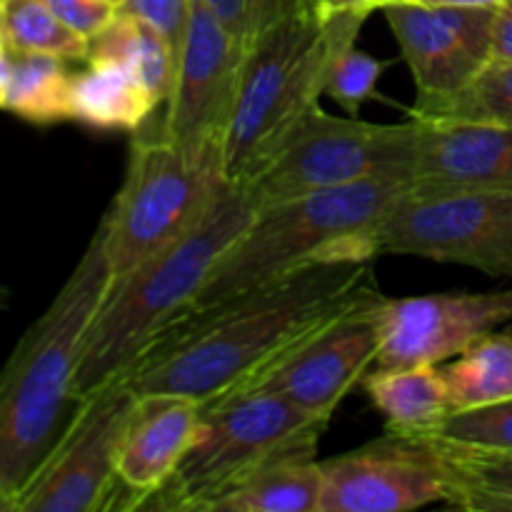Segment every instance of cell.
I'll return each instance as SVG.
<instances>
[{
  "label": "cell",
  "instance_id": "1",
  "mask_svg": "<svg viewBox=\"0 0 512 512\" xmlns=\"http://www.w3.org/2000/svg\"><path fill=\"white\" fill-rule=\"evenodd\" d=\"M373 260H318L165 330L125 373L135 393L203 405L233 393L305 338L375 293Z\"/></svg>",
  "mask_w": 512,
  "mask_h": 512
},
{
  "label": "cell",
  "instance_id": "2",
  "mask_svg": "<svg viewBox=\"0 0 512 512\" xmlns=\"http://www.w3.org/2000/svg\"><path fill=\"white\" fill-rule=\"evenodd\" d=\"M110 283L105 230L98 225L53 303L0 368V512L18 510L28 485L83 408L75 375Z\"/></svg>",
  "mask_w": 512,
  "mask_h": 512
},
{
  "label": "cell",
  "instance_id": "3",
  "mask_svg": "<svg viewBox=\"0 0 512 512\" xmlns=\"http://www.w3.org/2000/svg\"><path fill=\"white\" fill-rule=\"evenodd\" d=\"M258 210L245 185L228 183L183 238L110 283L75 375V388L83 398L128 373L193 308L215 265L248 230Z\"/></svg>",
  "mask_w": 512,
  "mask_h": 512
},
{
  "label": "cell",
  "instance_id": "4",
  "mask_svg": "<svg viewBox=\"0 0 512 512\" xmlns=\"http://www.w3.org/2000/svg\"><path fill=\"white\" fill-rule=\"evenodd\" d=\"M368 15H320L298 5L245 50L223 148L228 183H250L320 108L335 58L355 45Z\"/></svg>",
  "mask_w": 512,
  "mask_h": 512
},
{
  "label": "cell",
  "instance_id": "5",
  "mask_svg": "<svg viewBox=\"0 0 512 512\" xmlns=\"http://www.w3.org/2000/svg\"><path fill=\"white\" fill-rule=\"evenodd\" d=\"M408 188V180L375 178L265 205L215 265L183 318L218 308L308 263L373 260L370 233Z\"/></svg>",
  "mask_w": 512,
  "mask_h": 512
},
{
  "label": "cell",
  "instance_id": "6",
  "mask_svg": "<svg viewBox=\"0 0 512 512\" xmlns=\"http://www.w3.org/2000/svg\"><path fill=\"white\" fill-rule=\"evenodd\" d=\"M330 420L270 390H243L203 405L198 440L173 478L140 510L210 512L225 493L270 463L318 455Z\"/></svg>",
  "mask_w": 512,
  "mask_h": 512
},
{
  "label": "cell",
  "instance_id": "7",
  "mask_svg": "<svg viewBox=\"0 0 512 512\" xmlns=\"http://www.w3.org/2000/svg\"><path fill=\"white\" fill-rule=\"evenodd\" d=\"M225 185L223 150L185 148L150 115L133 133L123 185L100 220L113 280L183 238Z\"/></svg>",
  "mask_w": 512,
  "mask_h": 512
},
{
  "label": "cell",
  "instance_id": "8",
  "mask_svg": "<svg viewBox=\"0 0 512 512\" xmlns=\"http://www.w3.org/2000/svg\"><path fill=\"white\" fill-rule=\"evenodd\" d=\"M415 120L368 123L315 110L245 188L258 208L363 180L413 178Z\"/></svg>",
  "mask_w": 512,
  "mask_h": 512
},
{
  "label": "cell",
  "instance_id": "9",
  "mask_svg": "<svg viewBox=\"0 0 512 512\" xmlns=\"http://www.w3.org/2000/svg\"><path fill=\"white\" fill-rule=\"evenodd\" d=\"M370 243L375 255H413L512 278V193L408 188Z\"/></svg>",
  "mask_w": 512,
  "mask_h": 512
},
{
  "label": "cell",
  "instance_id": "10",
  "mask_svg": "<svg viewBox=\"0 0 512 512\" xmlns=\"http://www.w3.org/2000/svg\"><path fill=\"white\" fill-rule=\"evenodd\" d=\"M125 375L85 395L78 418L20 498L15 512H103L118 500V453L133 410Z\"/></svg>",
  "mask_w": 512,
  "mask_h": 512
},
{
  "label": "cell",
  "instance_id": "11",
  "mask_svg": "<svg viewBox=\"0 0 512 512\" xmlns=\"http://www.w3.org/2000/svg\"><path fill=\"white\" fill-rule=\"evenodd\" d=\"M383 300L380 290L370 293L233 393L270 390L315 418L333 420L338 405L378 363Z\"/></svg>",
  "mask_w": 512,
  "mask_h": 512
},
{
  "label": "cell",
  "instance_id": "12",
  "mask_svg": "<svg viewBox=\"0 0 512 512\" xmlns=\"http://www.w3.org/2000/svg\"><path fill=\"white\" fill-rule=\"evenodd\" d=\"M245 48L203 0H193L175 55L173 88L155 118L175 143L193 150H223L238 100Z\"/></svg>",
  "mask_w": 512,
  "mask_h": 512
},
{
  "label": "cell",
  "instance_id": "13",
  "mask_svg": "<svg viewBox=\"0 0 512 512\" xmlns=\"http://www.w3.org/2000/svg\"><path fill=\"white\" fill-rule=\"evenodd\" d=\"M415 83V105L423 113L453 98L493 58L495 8L393 3L383 8Z\"/></svg>",
  "mask_w": 512,
  "mask_h": 512
},
{
  "label": "cell",
  "instance_id": "14",
  "mask_svg": "<svg viewBox=\"0 0 512 512\" xmlns=\"http://www.w3.org/2000/svg\"><path fill=\"white\" fill-rule=\"evenodd\" d=\"M505 323H512V290L385 298L375 368H438Z\"/></svg>",
  "mask_w": 512,
  "mask_h": 512
},
{
  "label": "cell",
  "instance_id": "15",
  "mask_svg": "<svg viewBox=\"0 0 512 512\" xmlns=\"http://www.w3.org/2000/svg\"><path fill=\"white\" fill-rule=\"evenodd\" d=\"M323 478L320 512H410L448 498L435 450L393 430L323 460Z\"/></svg>",
  "mask_w": 512,
  "mask_h": 512
},
{
  "label": "cell",
  "instance_id": "16",
  "mask_svg": "<svg viewBox=\"0 0 512 512\" xmlns=\"http://www.w3.org/2000/svg\"><path fill=\"white\" fill-rule=\"evenodd\" d=\"M415 120L410 188L512 193V128L448 115Z\"/></svg>",
  "mask_w": 512,
  "mask_h": 512
},
{
  "label": "cell",
  "instance_id": "17",
  "mask_svg": "<svg viewBox=\"0 0 512 512\" xmlns=\"http://www.w3.org/2000/svg\"><path fill=\"white\" fill-rule=\"evenodd\" d=\"M203 403L178 393H138L118 453L115 510H140L175 475L198 440Z\"/></svg>",
  "mask_w": 512,
  "mask_h": 512
},
{
  "label": "cell",
  "instance_id": "18",
  "mask_svg": "<svg viewBox=\"0 0 512 512\" xmlns=\"http://www.w3.org/2000/svg\"><path fill=\"white\" fill-rule=\"evenodd\" d=\"M158 105L148 85L133 70L113 60H85V68L73 73V120L90 128L135 133Z\"/></svg>",
  "mask_w": 512,
  "mask_h": 512
},
{
  "label": "cell",
  "instance_id": "19",
  "mask_svg": "<svg viewBox=\"0 0 512 512\" xmlns=\"http://www.w3.org/2000/svg\"><path fill=\"white\" fill-rule=\"evenodd\" d=\"M363 388L370 403L388 420V430L418 435L453 413L443 370L435 365L418 368H375L365 375Z\"/></svg>",
  "mask_w": 512,
  "mask_h": 512
},
{
  "label": "cell",
  "instance_id": "20",
  "mask_svg": "<svg viewBox=\"0 0 512 512\" xmlns=\"http://www.w3.org/2000/svg\"><path fill=\"white\" fill-rule=\"evenodd\" d=\"M323 485V460L293 455L245 478L210 512H320Z\"/></svg>",
  "mask_w": 512,
  "mask_h": 512
},
{
  "label": "cell",
  "instance_id": "21",
  "mask_svg": "<svg viewBox=\"0 0 512 512\" xmlns=\"http://www.w3.org/2000/svg\"><path fill=\"white\" fill-rule=\"evenodd\" d=\"M85 60H113L133 70L160 105L168 100L175 75V50L163 33L133 15L115 18L88 40ZM83 60V63H85Z\"/></svg>",
  "mask_w": 512,
  "mask_h": 512
},
{
  "label": "cell",
  "instance_id": "22",
  "mask_svg": "<svg viewBox=\"0 0 512 512\" xmlns=\"http://www.w3.org/2000/svg\"><path fill=\"white\" fill-rule=\"evenodd\" d=\"M428 445V443H425ZM443 468L445 505L470 512H512V453L430 445Z\"/></svg>",
  "mask_w": 512,
  "mask_h": 512
},
{
  "label": "cell",
  "instance_id": "23",
  "mask_svg": "<svg viewBox=\"0 0 512 512\" xmlns=\"http://www.w3.org/2000/svg\"><path fill=\"white\" fill-rule=\"evenodd\" d=\"M450 405L455 410L483 408L512 398V333H490L445 365Z\"/></svg>",
  "mask_w": 512,
  "mask_h": 512
},
{
  "label": "cell",
  "instance_id": "24",
  "mask_svg": "<svg viewBox=\"0 0 512 512\" xmlns=\"http://www.w3.org/2000/svg\"><path fill=\"white\" fill-rule=\"evenodd\" d=\"M10 55H13V78H10L5 110L35 125L73 120V110H70V85H73V70L68 65L70 60L45 53Z\"/></svg>",
  "mask_w": 512,
  "mask_h": 512
},
{
  "label": "cell",
  "instance_id": "25",
  "mask_svg": "<svg viewBox=\"0 0 512 512\" xmlns=\"http://www.w3.org/2000/svg\"><path fill=\"white\" fill-rule=\"evenodd\" d=\"M3 18L10 53L58 55L70 63H83L88 55V40L68 28L45 0H8Z\"/></svg>",
  "mask_w": 512,
  "mask_h": 512
},
{
  "label": "cell",
  "instance_id": "26",
  "mask_svg": "<svg viewBox=\"0 0 512 512\" xmlns=\"http://www.w3.org/2000/svg\"><path fill=\"white\" fill-rule=\"evenodd\" d=\"M405 438L428 445H445V448L512 453V398L483 408L455 410L425 433L405 435Z\"/></svg>",
  "mask_w": 512,
  "mask_h": 512
},
{
  "label": "cell",
  "instance_id": "27",
  "mask_svg": "<svg viewBox=\"0 0 512 512\" xmlns=\"http://www.w3.org/2000/svg\"><path fill=\"white\" fill-rule=\"evenodd\" d=\"M410 115H448L512 128V60L490 58L460 93L435 108Z\"/></svg>",
  "mask_w": 512,
  "mask_h": 512
},
{
  "label": "cell",
  "instance_id": "28",
  "mask_svg": "<svg viewBox=\"0 0 512 512\" xmlns=\"http://www.w3.org/2000/svg\"><path fill=\"white\" fill-rule=\"evenodd\" d=\"M385 65L388 63L373 58L365 50L348 45L335 58L333 68H330L325 95H330L345 113L358 118L363 105L375 98V90H378L380 78H383Z\"/></svg>",
  "mask_w": 512,
  "mask_h": 512
},
{
  "label": "cell",
  "instance_id": "29",
  "mask_svg": "<svg viewBox=\"0 0 512 512\" xmlns=\"http://www.w3.org/2000/svg\"><path fill=\"white\" fill-rule=\"evenodd\" d=\"M215 18L230 30L245 50L268 30L275 20L283 18L293 8L303 5L300 0H203Z\"/></svg>",
  "mask_w": 512,
  "mask_h": 512
},
{
  "label": "cell",
  "instance_id": "30",
  "mask_svg": "<svg viewBox=\"0 0 512 512\" xmlns=\"http://www.w3.org/2000/svg\"><path fill=\"white\" fill-rule=\"evenodd\" d=\"M190 5L193 0H123L118 5V13L133 15V18L153 25L158 33L165 35V40L173 45L175 55H178L185 25H188Z\"/></svg>",
  "mask_w": 512,
  "mask_h": 512
},
{
  "label": "cell",
  "instance_id": "31",
  "mask_svg": "<svg viewBox=\"0 0 512 512\" xmlns=\"http://www.w3.org/2000/svg\"><path fill=\"white\" fill-rule=\"evenodd\" d=\"M45 5L85 40L98 35L118 13L108 0H45Z\"/></svg>",
  "mask_w": 512,
  "mask_h": 512
},
{
  "label": "cell",
  "instance_id": "32",
  "mask_svg": "<svg viewBox=\"0 0 512 512\" xmlns=\"http://www.w3.org/2000/svg\"><path fill=\"white\" fill-rule=\"evenodd\" d=\"M493 58L512 60V0H505L495 8Z\"/></svg>",
  "mask_w": 512,
  "mask_h": 512
},
{
  "label": "cell",
  "instance_id": "33",
  "mask_svg": "<svg viewBox=\"0 0 512 512\" xmlns=\"http://www.w3.org/2000/svg\"><path fill=\"white\" fill-rule=\"evenodd\" d=\"M303 8L320 15L375 13V10H380V0H303Z\"/></svg>",
  "mask_w": 512,
  "mask_h": 512
},
{
  "label": "cell",
  "instance_id": "34",
  "mask_svg": "<svg viewBox=\"0 0 512 512\" xmlns=\"http://www.w3.org/2000/svg\"><path fill=\"white\" fill-rule=\"evenodd\" d=\"M10 78H13V55L8 48H3L0 50V110H5L8 105Z\"/></svg>",
  "mask_w": 512,
  "mask_h": 512
},
{
  "label": "cell",
  "instance_id": "35",
  "mask_svg": "<svg viewBox=\"0 0 512 512\" xmlns=\"http://www.w3.org/2000/svg\"><path fill=\"white\" fill-rule=\"evenodd\" d=\"M425 5H453V8H498L505 0H418Z\"/></svg>",
  "mask_w": 512,
  "mask_h": 512
},
{
  "label": "cell",
  "instance_id": "36",
  "mask_svg": "<svg viewBox=\"0 0 512 512\" xmlns=\"http://www.w3.org/2000/svg\"><path fill=\"white\" fill-rule=\"evenodd\" d=\"M8 303H10V290L5 288V285H0V310L8 308Z\"/></svg>",
  "mask_w": 512,
  "mask_h": 512
},
{
  "label": "cell",
  "instance_id": "37",
  "mask_svg": "<svg viewBox=\"0 0 512 512\" xmlns=\"http://www.w3.org/2000/svg\"><path fill=\"white\" fill-rule=\"evenodd\" d=\"M5 48V18H3V10H0V50Z\"/></svg>",
  "mask_w": 512,
  "mask_h": 512
},
{
  "label": "cell",
  "instance_id": "38",
  "mask_svg": "<svg viewBox=\"0 0 512 512\" xmlns=\"http://www.w3.org/2000/svg\"><path fill=\"white\" fill-rule=\"evenodd\" d=\"M393 3H413V0H380V10H383L385 5H393Z\"/></svg>",
  "mask_w": 512,
  "mask_h": 512
},
{
  "label": "cell",
  "instance_id": "39",
  "mask_svg": "<svg viewBox=\"0 0 512 512\" xmlns=\"http://www.w3.org/2000/svg\"><path fill=\"white\" fill-rule=\"evenodd\" d=\"M108 3H113V5H115V8H118V5H120V3H123V0H108Z\"/></svg>",
  "mask_w": 512,
  "mask_h": 512
},
{
  "label": "cell",
  "instance_id": "40",
  "mask_svg": "<svg viewBox=\"0 0 512 512\" xmlns=\"http://www.w3.org/2000/svg\"><path fill=\"white\" fill-rule=\"evenodd\" d=\"M5 3H8V0H0V10H3V8H5Z\"/></svg>",
  "mask_w": 512,
  "mask_h": 512
},
{
  "label": "cell",
  "instance_id": "41",
  "mask_svg": "<svg viewBox=\"0 0 512 512\" xmlns=\"http://www.w3.org/2000/svg\"><path fill=\"white\" fill-rule=\"evenodd\" d=\"M300 3H303V0H300Z\"/></svg>",
  "mask_w": 512,
  "mask_h": 512
}]
</instances>
